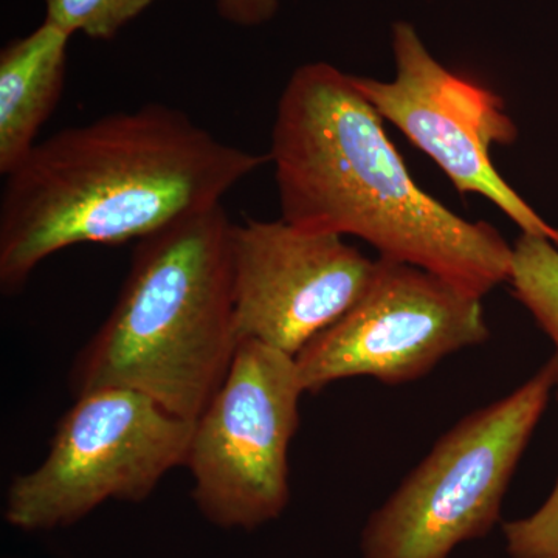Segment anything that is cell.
<instances>
[{"instance_id": "cell-11", "label": "cell", "mask_w": 558, "mask_h": 558, "mask_svg": "<svg viewBox=\"0 0 558 558\" xmlns=\"http://www.w3.org/2000/svg\"><path fill=\"white\" fill-rule=\"evenodd\" d=\"M523 304L553 341L554 391L558 402V248L545 238L523 234L513 245L509 281Z\"/></svg>"}, {"instance_id": "cell-9", "label": "cell", "mask_w": 558, "mask_h": 558, "mask_svg": "<svg viewBox=\"0 0 558 558\" xmlns=\"http://www.w3.org/2000/svg\"><path fill=\"white\" fill-rule=\"evenodd\" d=\"M377 259L337 234L312 233L284 219L233 226L234 329L296 357L366 292Z\"/></svg>"}, {"instance_id": "cell-6", "label": "cell", "mask_w": 558, "mask_h": 558, "mask_svg": "<svg viewBox=\"0 0 558 558\" xmlns=\"http://www.w3.org/2000/svg\"><path fill=\"white\" fill-rule=\"evenodd\" d=\"M303 392L295 357L240 341L226 380L194 421L186 459L194 501L216 526L255 529L288 506Z\"/></svg>"}, {"instance_id": "cell-3", "label": "cell", "mask_w": 558, "mask_h": 558, "mask_svg": "<svg viewBox=\"0 0 558 558\" xmlns=\"http://www.w3.org/2000/svg\"><path fill=\"white\" fill-rule=\"evenodd\" d=\"M222 205L138 241L109 317L73 363L76 398L126 388L194 422L236 352L231 233Z\"/></svg>"}, {"instance_id": "cell-14", "label": "cell", "mask_w": 558, "mask_h": 558, "mask_svg": "<svg viewBox=\"0 0 558 558\" xmlns=\"http://www.w3.org/2000/svg\"><path fill=\"white\" fill-rule=\"evenodd\" d=\"M219 13L233 24H264L277 13L278 0H218Z\"/></svg>"}, {"instance_id": "cell-1", "label": "cell", "mask_w": 558, "mask_h": 558, "mask_svg": "<svg viewBox=\"0 0 558 558\" xmlns=\"http://www.w3.org/2000/svg\"><path fill=\"white\" fill-rule=\"evenodd\" d=\"M266 161L156 102L57 132L5 175L0 288L17 292L61 250L140 241L218 207Z\"/></svg>"}, {"instance_id": "cell-12", "label": "cell", "mask_w": 558, "mask_h": 558, "mask_svg": "<svg viewBox=\"0 0 558 558\" xmlns=\"http://www.w3.org/2000/svg\"><path fill=\"white\" fill-rule=\"evenodd\" d=\"M156 0H46V21L73 36L110 39Z\"/></svg>"}, {"instance_id": "cell-7", "label": "cell", "mask_w": 558, "mask_h": 558, "mask_svg": "<svg viewBox=\"0 0 558 558\" xmlns=\"http://www.w3.org/2000/svg\"><path fill=\"white\" fill-rule=\"evenodd\" d=\"M481 301L432 271L377 259L357 303L296 355L304 391L351 377L398 387L427 376L440 360L490 339Z\"/></svg>"}, {"instance_id": "cell-4", "label": "cell", "mask_w": 558, "mask_h": 558, "mask_svg": "<svg viewBox=\"0 0 558 558\" xmlns=\"http://www.w3.org/2000/svg\"><path fill=\"white\" fill-rule=\"evenodd\" d=\"M553 391L548 362L515 391L440 436L371 513L362 558H449L462 543L486 537Z\"/></svg>"}, {"instance_id": "cell-5", "label": "cell", "mask_w": 558, "mask_h": 558, "mask_svg": "<svg viewBox=\"0 0 558 558\" xmlns=\"http://www.w3.org/2000/svg\"><path fill=\"white\" fill-rule=\"evenodd\" d=\"M194 422L126 388L76 398L54 432L49 454L17 475L5 517L25 531L70 526L109 499L143 501L172 469L186 465Z\"/></svg>"}, {"instance_id": "cell-8", "label": "cell", "mask_w": 558, "mask_h": 558, "mask_svg": "<svg viewBox=\"0 0 558 558\" xmlns=\"http://www.w3.org/2000/svg\"><path fill=\"white\" fill-rule=\"evenodd\" d=\"M396 78L355 76L354 83L384 120L446 172L461 194H480L508 216L523 234L545 238L558 248V229L499 175L492 149L519 137L505 102L440 64L409 22L392 25Z\"/></svg>"}, {"instance_id": "cell-2", "label": "cell", "mask_w": 558, "mask_h": 558, "mask_svg": "<svg viewBox=\"0 0 558 558\" xmlns=\"http://www.w3.org/2000/svg\"><path fill=\"white\" fill-rule=\"evenodd\" d=\"M354 75L328 62L292 73L271 131L281 219L312 233L352 234L380 258L432 271L483 299L508 282L513 247L425 193Z\"/></svg>"}, {"instance_id": "cell-10", "label": "cell", "mask_w": 558, "mask_h": 558, "mask_svg": "<svg viewBox=\"0 0 558 558\" xmlns=\"http://www.w3.org/2000/svg\"><path fill=\"white\" fill-rule=\"evenodd\" d=\"M72 36L44 21L0 53V174L20 167L61 100Z\"/></svg>"}, {"instance_id": "cell-13", "label": "cell", "mask_w": 558, "mask_h": 558, "mask_svg": "<svg viewBox=\"0 0 558 558\" xmlns=\"http://www.w3.org/2000/svg\"><path fill=\"white\" fill-rule=\"evenodd\" d=\"M502 534L510 558H558V480L537 512L502 524Z\"/></svg>"}]
</instances>
